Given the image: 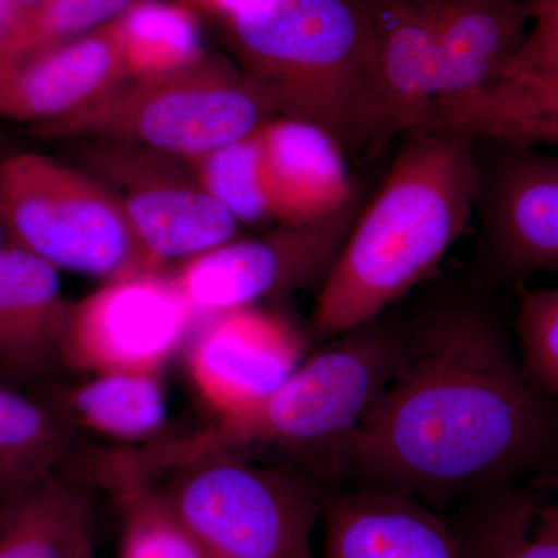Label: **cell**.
<instances>
[{
	"instance_id": "6da1fadb",
	"label": "cell",
	"mask_w": 558,
	"mask_h": 558,
	"mask_svg": "<svg viewBox=\"0 0 558 558\" xmlns=\"http://www.w3.org/2000/svg\"><path fill=\"white\" fill-rule=\"evenodd\" d=\"M558 464V399L521 366L476 293L405 322L398 373L337 454L336 483L457 505Z\"/></svg>"
},
{
	"instance_id": "7a4b0ae2",
	"label": "cell",
	"mask_w": 558,
	"mask_h": 558,
	"mask_svg": "<svg viewBox=\"0 0 558 558\" xmlns=\"http://www.w3.org/2000/svg\"><path fill=\"white\" fill-rule=\"evenodd\" d=\"M476 193L475 137L449 130L402 135L380 190L323 279L315 336L332 339L381 317L429 277L475 218Z\"/></svg>"
},
{
	"instance_id": "3957f363",
	"label": "cell",
	"mask_w": 558,
	"mask_h": 558,
	"mask_svg": "<svg viewBox=\"0 0 558 558\" xmlns=\"http://www.w3.org/2000/svg\"><path fill=\"white\" fill-rule=\"evenodd\" d=\"M226 21L234 61L278 117L325 132L347 160L391 142L369 0H241Z\"/></svg>"
},
{
	"instance_id": "277c9868",
	"label": "cell",
	"mask_w": 558,
	"mask_h": 558,
	"mask_svg": "<svg viewBox=\"0 0 558 558\" xmlns=\"http://www.w3.org/2000/svg\"><path fill=\"white\" fill-rule=\"evenodd\" d=\"M405 322L392 315L347 330L301 362L289 379L252 409L218 417L209 427L145 449L153 469L211 453L270 450L293 468L336 483L337 454L398 373Z\"/></svg>"
},
{
	"instance_id": "5b68a950",
	"label": "cell",
	"mask_w": 558,
	"mask_h": 558,
	"mask_svg": "<svg viewBox=\"0 0 558 558\" xmlns=\"http://www.w3.org/2000/svg\"><path fill=\"white\" fill-rule=\"evenodd\" d=\"M374 11L392 138L418 130L438 102L501 80L531 27L526 0H428Z\"/></svg>"
},
{
	"instance_id": "8992f818",
	"label": "cell",
	"mask_w": 558,
	"mask_h": 558,
	"mask_svg": "<svg viewBox=\"0 0 558 558\" xmlns=\"http://www.w3.org/2000/svg\"><path fill=\"white\" fill-rule=\"evenodd\" d=\"M278 119L238 62L205 54L189 68L124 78L64 119L28 128L36 138L123 143L194 160Z\"/></svg>"
},
{
	"instance_id": "52a82bcc",
	"label": "cell",
	"mask_w": 558,
	"mask_h": 558,
	"mask_svg": "<svg viewBox=\"0 0 558 558\" xmlns=\"http://www.w3.org/2000/svg\"><path fill=\"white\" fill-rule=\"evenodd\" d=\"M148 475L208 558H314L312 535L332 490L317 476L223 450Z\"/></svg>"
},
{
	"instance_id": "ba28073f",
	"label": "cell",
	"mask_w": 558,
	"mask_h": 558,
	"mask_svg": "<svg viewBox=\"0 0 558 558\" xmlns=\"http://www.w3.org/2000/svg\"><path fill=\"white\" fill-rule=\"evenodd\" d=\"M0 219L9 244L58 270L112 281L161 269L116 193L54 157L21 153L0 161Z\"/></svg>"
},
{
	"instance_id": "9c48e42d",
	"label": "cell",
	"mask_w": 558,
	"mask_h": 558,
	"mask_svg": "<svg viewBox=\"0 0 558 558\" xmlns=\"http://www.w3.org/2000/svg\"><path fill=\"white\" fill-rule=\"evenodd\" d=\"M360 194L325 218L282 223L183 260L175 282L197 314L255 307L323 282L363 208Z\"/></svg>"
},
{
	"instance_id": "30bf717a",
	"label": "cell",
	"mask_w": 558,
	"mask_h": 558,
	"mask_svg": "<svg viewBox=\"0 0 558 558\" xmlns=\"http://www.w3.org/2000/svg\"><path fill=\"white\" fill-rule=\"evenodd\" d=\"M197 311L159 271L112 281L70 304L61 363L76 373L160 374L189 339Z\"/></svg>"
},
{
	"instance_id": "8fae6325",
	"label": "cell",
	"mask_w": 558,
	"mask_h": 558,
	"mask_svg": "<svg viewBox=\"0 0 558 558\" xmlns=\"http://www.w3.org/2000/svg\"><path fill=\"white\" fill-rule=\"evenodd\" d=\"M481 277L520 284L558 274V156L476 138Z\"/></svg>"
},
{
	"instance_id": "7c38bea8",
	"label": "cell",
	"mask_w": 558,
	"mask_h": 558,
	"mask_svg": "<svg viewBox=\"0 0 558 558\" xmlns=\"http://www.w3.org/2000/svg\"><path fill=\"white\" fill-rule=\"evenodd\" d=\"M83 168L119 197L143 248L159 264L236 240L241 223L178 159L123 143L81 140Z\"/></svg>"
},
{
	"instance_id": "4fadbf2b",
	"label": "cell",
	"mask_w": 558,
	"mask_h": 558,
	"mask_svg": "<svg viewBox=\"0 0 558 558\" xmlns=\"http://www.w3.org/2000/svg\"><path fill=\"white\" fill-rule=\"evenodd\" d=\"M303 359V341L284 319L241 307L213 314L191 341L186 368L218 417L258 405Z\"/></svg>"
},
{
	"instance_id": "5bb4252c",
	"label": "cell",
	"mask_w": 558,
	"mask_h": 558,
	"mask_svg": "<svg viewBox=\"0 0 558 558\" xmlns=\"http://www.w3.org/2000/svg\"><path fill=\"white\" fill-rule=\"evenodd\" d=\"M322 520L326 558H472L449 520L403 492L332 488Z\"/></svg>"
},
{
	"instance_id": "9a60e30c",
	"label": "cell",
	"mask_w": 558,
	"mask_h": 558,
	"mask_svg": "<svg viewBox=\"0 0 558 558\" xmlns=\"http://www.w3.org/2000/svg\"><path fill=\"white\" fill-rule=\"evenodd\" d=\"M124 80L113 21L53 49L0 60V119H64Z\"/></svg>"
},
{
	"instance_id": "2e32d148",
	"label": "cell",
	"mask_w": 558,
	"mask_h": 558,
	"mask_svg": "<svg viewBox=\"0 0 558 558\" xmlns=\"http://www.w3.org/2000/svg\"><path fill=\"white\" fill-rule=\"evenodd\" d=\"M70 304L51 264L14 245L0 247V371L27 380L62 365Z\"/></svg>"
},
{
	"instance_id": "e0dca14e",
	"label": "cell",
	"mask_w": 558,
	"mask_h": 558,
	"mask_svg": "<svg viewBox=\"0 0 558 558\" xmlns=\"http://www.w3.org/2000/svg\"><path fill=\"white\" fill-rule=\"evenodd\" d=\"M472 558H558V464L457 502Z\"/></svg>"
},
{
	"instance_id": "ac0fdd59",
	"label": "cell",
	"mask_w": 558,
	"mask_h": 558,
	"mask_svg": "<svg viewBox=\"0 0 558 558\" xmlns=\"http://www.w3.org/2000/svg\"><path fill=\"white\" fill-rule=\"evenodd\" d=\"M258 132L277 226L325 218L357 194L347 157L325 132L284 117Z\"/></svg>"
},
{
	"instance_id": "d6986e66",
	"label": "cell",
	"mask_w": 558,
	"mask_h": 558,
	"mask_svg": "<svg viewBox=\"0 0 558 558\" xmlns=\"http://www.w3.org/2000/svg\"><path fill=\"white\" fill-rule=\"evenodd\" d=\"M418 130L457 131L529 148L558 146V76H502L433 106Z\"/></svg>"
},
{
	"instance_id": "ffe728a7",
	"label": "cell",
	"mask_w": 558,
	"mask_h": 558,
	"mask_svg": "<svg viewBox=\"0 0 558 558\" xmlns=\"http://www.w3.org/2000/svg\"><path fill=\"white\" fill-rule=\"evenodd\" d=\"M73 475L116 502L120 558H208L172 515L132 449L92 450L76 461Z\"/></svg>"
},
{
	"instance_id": "44dd1931",
	"label": "cell",
	"mask_w": 558,
	"mask_h": 558,
	"mask_svg": "<svg viewBox=\"0 0 558 558\" xmlns=\"http://www.w3.org/2000/svg\"><path fill=\"white\" fill-rule=\"evenodd\" d=\"M94 521L90 487L61 470L0 505V558H87Z\"/></svg>"
},
{
	"instance_id": "7402d4cb",
	"label": "cell",
	"mask_w": 558,
	"mask_h": 558,
	"mask_svg": "<svg viewBox=\"0 0 558 558\" xmlns=\"http://www.w3.org/2000/svg\"><path fill=\"white\" fill-rule=\"evenodd\" d=\"M47 407L70 428H86L121 440L148 439L167 421L160 374H95L54 392Z\"/></svg>"
},
{
	"instance_id": "603a6c76",
	"label": "cell",
	"mask_w": 558,
	"mask_h": 558,
	"mask_svg": "<svg viewBox=\"0 0 558 558\" xmlns=\"http://www.w3.org/2000/svg\"><path fill=\"white\" fill-rule=\"evenodd\" d=\"M73 447V428L53 410L0 387V505L61 472Z\"/></svg>"
},
{
	"instance_id": "cb8c5ba5",
	"label": "cell",
	"mask_w": 558,
	"mask_h": 558,
	"mask_svg": "<svg viewBox=\"0 0 558 558\" xmlns=\"http://www.w3.org/2000/svg\"><path fill=\"white\" fill-rule=\"evenodd\" d=\"M113 28L124 78L163 75L207 54L196 10L179 0H134Z\"/></svg>"
},
{
	"instance_id": "d4e9b609",
	"label": "cell",
	"mask_w": 558,
	"mask_h": 558,
	"mask_svg": "<svg viewBox=\"0 0 558 558\" xmlns=\"http://www.w3.org/2000/svg\"><path fill=\"white\" fill-rule=\"evenodd\" d=\"M259 130L190 160L202 189L240 223H275Z\"/></svg>"
},
{
	"instance_id": "484cf974",
	"label": "cell",
	"mask_w": 558,
	"mask_h": 558,
	"mask_svg": "<svg viewBox=\"0 0 558 558\" xmlns=\"http://www.w3.org/2000/svg\"><path fill=\"white\" fill-rule=\"evenodd\" d=\"M134 0H40L0 33V60L28 57L117 20Z\"/></svg>"
},
{
	"instance_id": "4316f807",
	"label": "cell",
	"mask_w": 558,
	"mask_h": 558,
	"mask_svg": "<svg viewBox=\"0 0 558 558\" xmlns=\"http://www.w3.org/2000/svg\"><path fill=\"white\" fill-rule=\"evenodd\" d=\"M515 328L529 379L558 399V288L523 292Z\"/></svg>"
},
{
	"instance_id": "83f0119b",
	"label": "cell",
	"mask_w": 558,
	"mask_h": 558,
	"mask_svg": "<svg viewBox=\"0 0 558 558\" xmlns=\"http://www.w3.org/2000/svg\"><path fill=\"white\" fill-rule=\"evenodd\" d=\"M527 3L531 27L506 75L558 76V0Z\"/></svg>"
},
{
	"instance_id": "f1b7e54d",
	"label": "cell",
	"mask_w": 558,
	"mask_h": 558,
	"mask_svg": "<svg viewBox=\"0 0 558 558\" xmlns=\"http://www.w3.org/2000/svg\"><path fill=\"white\" fill-rule=\"evenodd\" d=\"M21 11L13 0H0V33L5 32L17 20Z\"/></svg>"
},
{
	"instance_id": "f546056e",
	"label": "cell",
	"mask_w": 558,
	"mask_h": 558,
	"mask_svg": "<svg viewBox=\"0 0 558 558\" xmlns=\"http://www.w3.org/2000/svg\"><path fill=\"white\" fill-rule=\"evenodd\" d=\"M374 9H398V7L417 5L428 0H369Z\"/></svg>"
},
{
	"instance_id": "4dcf8cb0",
	"label": "cell",
	"mask_w": 558,
	"mask_h": 558,
	"mask_svg": "<svg viewBox=\"0 0 558 558\" xmlns=\"http://www.w3.org/2000/svg\"><path fill=\"white\" fill-rule=\"evenodd\" d=\"M179 2L185 3L193 10H207L208 0H179Z\"/></svg>"
},
{
	"instance_id": "1f68e13d",
	"label": "cell",
	"mask_w": 558,
	"mask_h": 558,
	"mask_svg": "<svg viewBox=\"0 0 558 558\" xmlns=\"http://www.w3.org/2000/svg\"><path fill=\"white\" fill-rule=\"evenodd\" d=\"M13 2L16 3L21 10H27L32 9V7H35L36 3L40 2V0H13Z\"/></svg>"
},
{
	"instance_id": "d6a6232c",
	"label": "cell",
	"mask_w": 558,
	"mask_h": 558,
	"mask_svg": "<svg viewBox=\"0 0 558 558\" xmlns=\"http://www.w3.org/2000/svg\"><path fill=\"white\" fill-rule=\"evenodd\" d=\"M3 238H7L5 230H3L2 219H0V247L3 245Z\"/></svg>"
},
{
	"instance_id": "836d02e7",
	"label": "cell",
	"mask_w": 558,
	"mask_h": 558,
	"mask_svg": "<svg viewBox=\"0 0 558 558\" xmlns=\"http://www.w3.org/2000/svg\"><path fill=\"white\" fill-rule=\"evenodd\" d=\"M87 558H95V554H92V556L87 557Z\"/></svg>"
},
{
	"instance_id": "e575fe53",
	"label": "cell",
	"mask_w": 558,
	"mask_h": 558,
	"mask_svg": "<svg viewBox=\"0 0 558 558\" xmlns=\"http://www.w3.org/2000/svg\"><path fill=\"white\" fill-rule=\"evenodd\" d=\"M526 2H531V0H526Z\"/></svg>"
},
{
	"instance_id": "d590c367",
	"label": "cell",
	"mask_w": 558,
	"mask_h": 558,
	"mask_svg": "<svg viewBox=\"0 0 558 558\" xmlns=\"http://www.w3.org/2000/svg\"><path fill=\"white\" fill-rule=\"evenodd\" d=\"M531 2H532V0H531Z\"/></svg>"
}]
</instances>
